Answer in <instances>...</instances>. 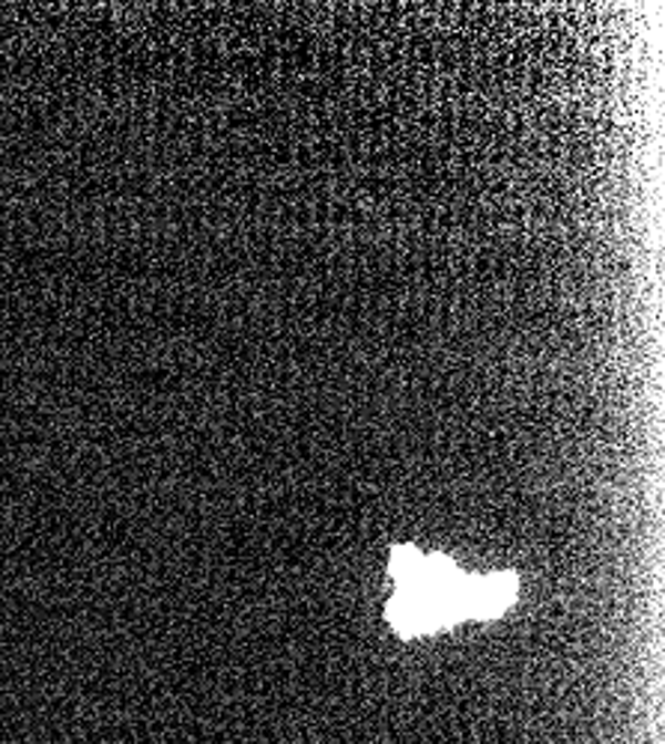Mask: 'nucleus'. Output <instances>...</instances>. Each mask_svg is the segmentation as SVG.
<instances>
[{"label": "nucleus", "mask_w": 665, "mask_h": 744, "mask_svg": "<svg viewBox=\"0 0 665 744\" xmlns=\"http://www.w3.org/2000/svg\"><path fill=\"white\" fill-rule=\"evenodd\" d=\"M463 583L466 578L453 587H397L395 599L388 601L391 629L400 638H421L466 620Z\"/></svg>", "instance_id": "f257e3e1"}, {"label": "nucleus", "mask_w": 665, "mask_h": 744, "mask_svg": "<svg viewBox=\"0 0 665 744\" xmlns=\"http://www.w3.org/2000/svg\"><path fill=\"white\" fill-rule=\"evenodd\" d=\"M520 592V581L513 572H492L483 578H466L463 583V611L474 620L502 617Z\"/></svg>", "instance_id": "f03ea898"}, {"label": "nucleus", "mask_w": 665, "mask_h": 744, "mask_svg": "<svg viewBox=\"0 0 665 744\" xmlns=\"http://www.w3.org/2000/svg\"><path fill=\"white\" fill-rule=\"evenodd\" d=\"M421 560H424V554L418 551L415 545H400V548L391 551L388 572H391V578L397 581V587H403V583L412 581L415 575H418V569H421Z\"/></svg>", "instance_id": "7ed1b4c3"}]
</instances>
